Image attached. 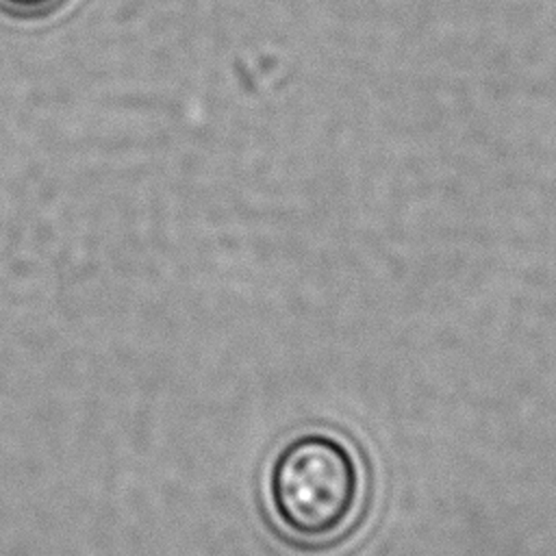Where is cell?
<instances>
[{
  "instance_id": "1",
  "label": "cell",
  "mask_w": 556,
  "mask_h": 556,
  "mask_svg": "<svg viewBox=\"0 0 556 556\" xmlns=\"http://www.w3.org/2000/svg\"><path fill=\"white\" fill-rule=\"evenodd\" d=\"M363 502L361 465L352 450L326 432L291 439L269 469V504L278 526L304 547L341 539Z\"/></svg>"
},
{
  "instance_id": "2",
  "label": "cell",
  "mask_w": 556,
  "mask_h": 556,
  "mask_svg": "<svg viewBox=\"0 0 556 556\" xmlns=\"http://www.w3.org/2000/svg\"><path fill=\"white\" fill-rule=\"evenodd\" d=\"M0 2H4L7 7L17 9V11H41V9L52 7L59 0H0Z\"/></svg>"
}]
</instances>
